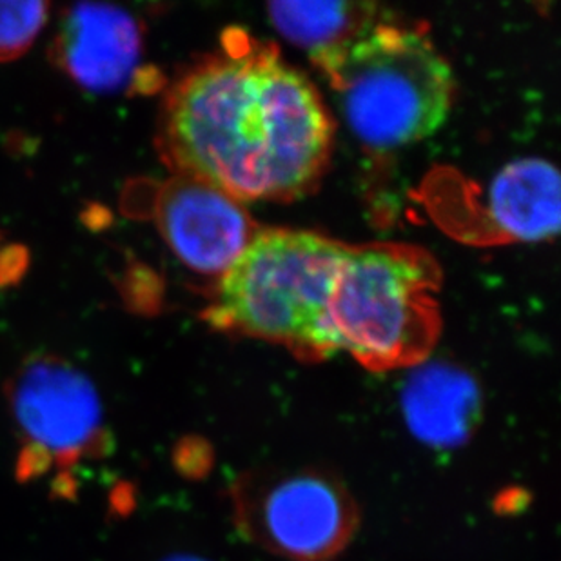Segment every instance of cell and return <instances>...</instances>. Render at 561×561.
Returning <instances> with one entry per match:
<instances>
[{
    "mask_svg": "<svg viewBox=\"0 0 561 561\" xmlns=\"http://www.w3.org/2000/svg\"><path fill=\"white\" fill-rule=\"evenodd\" d=\"M560 173L543 159L508 162L496 173L488 196L489 231L503 242H546L560 231Z\"/></svg>",
    "mask_w": 561,
    "mask_h": 561,
    "instance_id": "9",
    "label": "cell"
},
{
    "mask_svg": "<svg viewBox=\"0 0 561 561\" xmlns=\"http://www.w3.org/2000/svg\"><path fill=\"white\" fill-rule=\"evenodd\" d=\"M153 217L182 264L209 276H222L259 231L242 202L184 175L159 186Z\"/></svg>",
    "mask_w": 561,
    "mask_h": 561,
    "instance_id": "6",
    "label": "cell"
},
{
    "mask_svg": "<svg viewBox=\"0 0 561 561\" xmlns=\"http://www.w3.org/2000/svg\"><path fill=\"white\" fill-rule=\"evenodd\" d=\"M334 124L306 75L271 44L229 32L220 54L171 85L159 151L175 175L240 202L291 201L317 186Z\"/></svg>",
    "mask_w": 561,
    "mask_h": 561,
    "instance_id": "1",
    "label": "cell"
},
{
    "mask_svg": "<svg viewBox=\"0 0 561 561\" xmlns=\"http://www.w3.org/2000/svg\"><path fill=\"white\" fill-rule=\"evenodd\" d=\"M142 30L123 8L75 4L64 11L51 59L75 84L93 93H115L135 77Z\"/></svg>",
    "mask_w": 561,
    "mask_h": 561,
    "instance_id": "8",
    "label": "cell"
},
{
    "mask_svg": "<svg viewBox=\"0 0 561 561\" xmlns=\"http://www.w3.org/2000/svg\"><path fill=\"white\" fill-rule=\"evenodd\" d=\"M350 245L302 229H259L206 311L213 328L328 358V314Z\"/></svg>",
    "mask_w": 561,
    "mask_h": 561,
    "instance_id": "2",
    "label": "cell"
},
{
    "mask_svg": "<svg viewBox=\"0 0 561 561\" xmlns=\"http://www.w3.org/2000/svg\"><path fill=\"white\" fill-rule=\"evenodd\" d=\"M477 408L478 392L471 378L450 367H424L405 394L409 422L420 435L433 439L461 435Z\"/></svg>",
    "mask_w": 561,
    "mask_h": 561,
    "instance_id": "10",
    "label": "cell"
},
{
    "mask_svg": "<svg viewBox=\"0 0 561 561\" xmlns=\"http://www.w3.org/2000/svg\"><path fill=\"white\" fill-rule=\"evenodd\" d=\"M311 60L351 133L375 151L420 142L449 117L455 75L419 30L386 19Z\"/></svg>",
    "mask_w": 561,
    "mask_h": 561,
    "instance_id": "3",
    "label": "cell"
},
{
    "mask_svg": "<svg viewBox=\"0 0 561 561\" xmlns=\"http://www.w3.org/2000/svg\"><path fill=\"white\" fill-rule=\"evenodd\" d=\"M442 273L416 245H350L328 314V355L371 371L424 364L442 331Z\"/></svg>",
    "mask_w": 561,
    "mask_h": 561,
    "instance_id": "4",
    "label": "cell"
},
{
    "mask_svg": "<svg viewBox=\"0 0 561 561\" xmlns=\"http://www.w3.org/2000/svg\"><path fill=\"white\" fill-rule=\"evenodd\" d=\"M49 15L48 2H0V62L15 60L32 48Z\"/></svg>",
    "mask_w": 561,
    "mask_h": 561,
    "instance_id": "12",
    "label": "cell"
},
{
    "mask_svg": "<svg viewBox=\"0 0 561 561\" xmlns=\"http://www.w3.org/2000/svg\"><path fill=\"white\" fill-rule=\"evenodd\" d=\"M11 416L24 439V466H75L106 447L101 398L71 362L35 355L5 386ZM32 463V466H33Z\"/></svg>",
    "mask_w": 561,
    "mask_h": 561,
    "instance_id": "5",
    "label": "cell"
},
{
    "mask_svg": "<svg viewBox=\"0 0 561 561\" xmlns=\"http://www.w3.org/2000/svg\"><path fill=\"white\" fill-rule=\"evenodd\" d=\"M267 11L273 26L287 41L308 49L311 59L386 21L375 4L356 2H273Z\"/></svg>",
    "mask_w": 561,
    "mask_h": 561,
    "instance_id": "11",
    "label": "cell"
},
{
    "mask_svg": "<svg viewBox=\"0 0 561 561\" xmlns=\"http://www.w3.org/2000/svg\"><path fill=\"white\" fill-rule=\"evenodd\" d=\"M256 536L271 551L297 561L339 554L355 533L356 511L339 483L300 472L265 488L253 511Z\"/></svg>",
    "mask_w": 561,
    "mask_h": 561,
    "instance_id": "7",
    "label": "cell"
}]
</instances>
